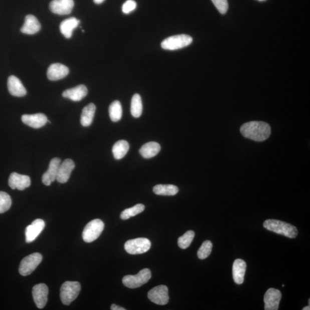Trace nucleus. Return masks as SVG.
<instances>
[{"mask_svg":"<svg viewBox=\"0 0 310 310\" xmlns=\"http://www.w3.org/2000/svg\"><path fill=\"white\" fill-rule=\"evenodd\" d=\"M240 132L246 138L260 142L268 138L271 129L267 123L261 121H250L242 125Z\"/></svg>","mask_w":310,"mask_h":310,"instance_id":"obj_1","label":"nucleus"},{"mask_svg":"<svg viewBox=\"0 0 310 310\" xmlns=\"http://www.w3.org/2000/svg\"><path fill=\"white\" fill-rule=\"evenodd\" d=\"M263 226L266 230L283 235L288 238H295L298 234V231L295 226L276 219H268L265 221Z\"/></svg>","mask_w":310,"mask_h":310,"instance_id":"obj_2","label":"nucleus"},{"mask_svg":"<svg viewBox=\"0 0 310 310\" xmlns=\"http://www.w3.org/2000/svg\"><path fill=\"white\" fill-rule=\"evenodd\" d=\"M81 286L78 281H66L61 288V299L62 303L69 305L77 299L81 291Z\"/></svg>","mask_w":310,"mask_h":310,"instance_id":"obj_3","label":"nucleus"},{"mask_svg":"<svg viewBox=\"0 0 310 310\" xmlns=\"http://www.w3.org/2000/svg\"><path fill=\"white\" fill-rule=\"evenodd\" d=\"M104 223L99 219H94L85 226L82 238L85 242H92L100 236L104 229Z\"/></svg>","mask_w":310,"mask_h":310,"instance_id":"obj_4","label":"nucleus"},{"mask_svg":"<svg viewBox=\"0 0 310 310\" xmlns=\"http://www.w3.org/2000/svg\"><path fill=\"white\" fill-rule=\"evenodd\" d=\"M193 41V38L189 35L185 34L175 35L164 39L161 46L164 50H176L189 46Z\"/></svg>","mask_w":310,"mask_h":310,"instance_id":"obj_5","label":"nucleus"},{"mask_svg":"<svg viewBox=\"0 0 310 310\" xmlns=\"http://www.w3.org/2000/svg\"><path fill=\"white\" fill-rule=\"evenodd\" d=\"M151 272L148 268L141 270L136 275H127L123 278V283L129 288H137L146 284L151 279Z\"/></svg>","mask_w":310,"mask_h":310,"instance_id":"obj_6","label":"nucleus"},{"mask_svg":"<svg viewBox=\"0 0 310 310\" xmlns=\"http://www.w3.org/2000/svg\"><path fill=\"white\" fill-rule=\"evenodd\" d=\"M43 257L39 253H34L24 258L20 264L19 271L23 276L32 273L41 264Z\"/></svg>","mask_w":310,"mask_h":310,"instance_id":"obj_7","label":"nucleus"},{"mask_svg":"<svg viewBox=\"0 0 310 310\" xmlns=\"http://www.w3.org/2000/svg\"><path fill=\"white\" fill-rule=\"evenodd\" d=\"M151 246V241L148 238H137L125 242L124 248L129 254H139L147 252Z\"/></svg>","mask_w":310,"mask_h":310,"instance_id":"obj_8","label":"nucleus"},{"mask_svg":"<svg viewBox=\"0 0 310 310\" xmlns=\"http://www.w3.org/2000/svg\"><path fill=\"white\" fill-rule=\"evenodd\" d=\"M148 297L153 303L156 304H167L169 301L168 287L164 285L156 286L148 292Z\"/></svg>","mask_w":310,"mask_h":310,"instance_id":"obj_9","label":"nucleus"},{"mask_svg":"<svg viewBox=\"0 0 310 310\" xmlns=\"http://www.w3.org/2000/svg\"><path fill=\"white\" fill-rule=\"evenodd\" d=\"M49 288L43 283L35 285L33 289V296L35 303L39 308L45 307L48 300Z\"/></svg>","mask_w":310,"mask_h":310,"instance_id":"obj_10","label":"nucleus"},{"mask_svg":"<svg viewBox=\"0 0 310 310\" xmlns=\"http://www.w3.org/2000/svg\"><path fill=\"white\" fill-rule=\"evenodd\" d=\"M74 6V0H53L49 8L55 14L67 15L72 13Z\"/></svg>","mask_w":310,"mask_h":310,"instance_id":"obj_11","label":"nucleus"},{"mask_svg":"<svg viewBox=\"0 0 310 310\" xmlns=\"http://www.w3.org/2000/svg\"><path fill=\"white\" fill-rule=\"evenodd\" d=\"M281 299V293L279 290L269 288L265 293L264 301L265 310H277Z\"/></svg>","mask_w":310,"mask_h":310,"instance_id":"obj_12","label":"nucleus"},{"mask_svg":"<svg viewBox=\"0 0 310 310\" xmlns=\"http://www.w3.org/2000/svg\"><path fill=\"white\" fill-rule=\"evenodd\" d=\"M45 227V222L43 219H37L26 227V241L27 243L33 242L36 240Z\"/></svg>","mask_w":310,"mask_h":310,"instance_id":"obj_13","label":"nucleus"},{"mask_svg":"<svg viewBox=\"0 0 310 310\" xmlns=\"http://www.w3.org/2000/svg\"><path fill=\"white\" fill-rule=\"evenodd\" d=\"M9 184L12 189L23 191L31 186L30 176L13 172L9 180Z\"/></svg>","mask_w":310,"mask_h":310,"instance_id":"obj_14","label":"nucleus"},{"mask_svg":"<svg viewBox=\"0 0 310 310\" xmlns=\"http://www.w3.org/2000/svg\"><path fill=\"white\" fill-rule=\"evenodd\" d=\"M75 166V163L73 160L70 159L65 160L59 167L57 178V181L60 183L68 182Z\"/></svg>","mask_w":310,"mask_h":310,"instance_id":"obj_15","label":"nucleus"},{"mask_svg":"<svg viewBox=\"0 0 310 310\" xmlns=\"http://www.w3.org/2000/svg\"><path fill=\"white\" fill-rule=\"evenodd\" d=\"M22 120L24 124L35 129L41 128L48 122L47 116L43 113L25 115L22 117Z\"/></svg>","mask_w":310,"mask_h":310,"instance_id":"obj_16","label":"nucleus"},{"mask_svg":"<svg viewBox=\"0 0 310 310\" xmlns=\"http://www.w3.org/2000/svg\"><path fill=\"white\" fill-rule=\"evenodd\" d=\"M61 163L60 158H56L51 160L49 169L42 176V182L46 186H50L57 180L59 167Z\"/></svg>","mask_w":310,"mask_h":310,"instance_id":"obj_17","label":"nucleus"},{"mask_svg":"<svg viewBox=\"0 0 310 310\" xmlns=\"http://www.w3.org/2000/svg\"><path fill=\"white\" fill-rule=\"evenodd\" d=\"M69 73L68 67L61 64H54L47 70V78L50 81H58L63 79Z\"/></svg>","mask_w":310,"mask_h":310,"instance_id":"obj_18","label":"nucleus"},{"mask_svg":"<svg viewBox=\"0 0 310 310\" xmlns=\"http://www.w3.org/2000/svg\"><path fill=\"white\" fill-rule=\"evenodd\" d=\"M8 89L12 96L21 97L27 94V90L21 80L14 76H11L8 80Z\"/></svg>","mask_w":310,"mask_h":310,"instance_id":"obj_19","label":"nucleus"},{"mask_svg":"<svg viewBox=\"0 0 310 310\" xmlns=\"http://www.w3.org/2000/svg\"><path fill=\"white\" fill-rule=\"evenodd\" d=\"M41 25L38 19L32 15H27L25 22L21 30L23 34L27 35L36 34L40 31Z\"/></svg>","mask_w":310,"mask_h":310,"instance_id":"obj_20","label":"nucleus"},{"mask_svg":"<svg viewBox=\"0 0 310 310\" xmlns=\"http://www.w3.org/2000/svg\"><path fill=\"white\" fill-rule=\"evenodd\" d=\"M88 90L84 85H80L75 88L66 90L62 93L63 97L73 101H80L87 96Z\"/></svg>","mask_w":310,"mask_h":310,"instance_id":"obj_21","label":"nucleus"},{"mask_svg":"<svg viewBox=\"0 0 310 310\" xmlns=\"http://www.w3.org/2000/svg\"><path fill=\"white\" fill-rule=\"evenodd\" d=\"M246 268V262L241 259H236L233 265V277L235 283L241 284L244 282Z\"/></svg>","mask_w":310,"mask_h":310,"instance_id":"obj_22","label":"nucleus"},{"mask_svg":"<svg viewBox=\"0 0 310 310\" xmlns=\"http://www.w3.org/2000/svg\"><path fill=\"white\" fill-rule=\"evenodd\" d=\"M80 21L76 18H70L65 20L61 23L60 31L67 39L72 38L74 29L80 25Z\"/></svg>","mask_w":310,"mask_h":310,"instance_id":"obj_23","label":"nucleus"},{"mask_svg":"<svg viewBox=\"0 0 310 310\" xmlns=\"http://www.w3.org/2000/svg\"><path fill=\"white\" fill-rule=\"evenodd\" d=\"M96 110V106L93 103L86 106L82 110L81 116V124L82 126L88 127L92 124Z\"/></svg>","mask_w":310,"mask_h":310,"instance_id":"obj_24","label":"nucleus"},{"mask_svg":"<svg viewBox=\"0 0 310 310\" xmlns=\"http://www.w3.org/2000/svg\"><path fill=\"white\" fill-rule=\"evenodd\" d=\"M161 150L160 144L156 142H149L140 149V154L144 158L150 159L158 155Z\"/></svg>","mask_w":310,"mask_h":310,"instance_id":"obj_25","label":"nucleus"},{"mask_svg":"<svg viewBox=\"0 0 310 310\" xmlns=\"http://www.w3.org/2000/svg\"><path fill=\"white\" fill-rule=\"evenodd\" d=\"M153 191L156 195L173 196L179 192V188L173 184H158L153 188Z\"/></svg>","mask_w":310,"mask_h":310,"instance_id":"obj_26","label":"nucleus"},{"mask_svg":"<svg viewBox=\"0 0 310 310\" xmlns=\"http://www.w3.org/2000/svg\"><path fill=\"white\" fill-rule=\"evenodd\" d=\"M129 149V144L127 141L120 140L114 144L112 152L116 160L123 159L126 155Z\"/></svg>","mask_w":310,"mask_h":310,"instance_id":"obj_27","label":"nucleus"},{"mask_svg":"<svg viewBox=\"0 0 310 310\" xmlns=\"http://www.w3.org/2000/svg\"><path fill=\"white\" fill-rule=\"evenodd\" d=\"M110 118L113 122H118L122 118L123 109L122 106L119 101H115L110 105L109 108Z\"/></svg>","mask_w":310,"mask_h":310,"instance_id":"obj_28","label":"nucleus"},{"mask_svg":"<svg viewBox=\"0 0 310 310\" xmlns=\"http://www.w3.org/2000/svg\"><path fill=\"white\" fill-rule=\"evenodd\" d=\"M131 112L132 115L135 118H139L142 115V100L139 94H135L133 96L131 101Z\"/></svg>","mask_w":310,"mask_h":310,"instance_id":"obj_29","label":"nucleus"},{"mask_svg":"<svg viewBox=\"0 0 310 310\" xmlns=\"http://www.w3.org/2000/svg\"><path fill=\"white\" fill-rule=\"evenodd\" d=\"M144 209L145 206L143 204H137L132 207L124 210L121 213L120 218L123 220H127L131 217H135L137 214L142 213Z\"/></svg>","mask_w":310,"mask_h":310,"instance_id":"obj_30","label":"nucleus"},{"mask_svg":"<svg viewBox=\"0 0 310 310\" xmlns=\"http://www.w3.org/2000/svg\"><path fill=\"white\" fill-rule=\"evenodd\" d=\"M195 237V233L193 230H188L182 236L178 238V244L180 248L185 249L191 244Z\"/></svg>","mask_w":310,"mask_h":310,"instance_id":"obj_31","label":"nucleus"},{"mask_svg":"<svg viewBox=\"0 0 310 310\" xmlns=\"http://www.w3.org/2000/svg\"><path fill=\"white\" fill-rule=\"evenodd\" d=\"M12 205V199L9 194L0 191V214L9 210Z\"/></svg>","mask_w":310,"mask_h":310,"instance_id":"obj_32","label":"nucleus"},{"mask_svg":"<svg viewBox=\"0 0 310 310\" xmlns=\"http://www.w3.org/2000/svg\"><path fill=\"white\" fill-rule=\"evenodd\" d=\"M212 248H213V244L210 241H204L198 251V258L203 260L208 257L211 252Z\"/></svg>","mask_w":310,"mask_h":310,"instance_id":"obj_33","label":"nucleus"},{"mask_svg":"<svg viewBox=\"0 0 310 310\" xmlns=\"http://www.w3.org/2000/svg\"><path fill=\"white\" fill-rule=\"evenodd\" d=\"M211 1L221 14H225L227 13L229 8L227 0H211Z\"/></svg>","mask_w":310,"mask_h":310,"instance_id":"obj_34","label":"nucleus"},{"mask_svg":"<svg viewBox=\"0 0 310 310\" xmlns=\"http://www.w3.org/2000/svg\"><path fill=\"white\" fill-rule=\"evenodd\" d=\"M137 7V4L134 0H127L122 7V11L125 14H129L135 11Z\"/></svg>","mask_w":310,"mask_h":310,"instance_id":"obj_35","label":"nucleus"},{"mask_svg":"<svg viewBox=\"0 0 310 310\" xmlns=\"http://www.w3.org/2000/svg\"><path fill=\"white\" fill-rule=\"evenodd\" d=\"M111 309L112 310H125V309H125V308H124L123 307H120V306L117 305H116L115 304H113L111 305Z\"/></svg>","mask_w":310,"mask_h":310,"instance_id":"obj_36","label":"nucleus"},{"mask_svg":"<svg viewBox=\"0 0 310 310\" xmlns=\"http://www.w3.org/2000/svg\"><path fill=\"white\" fill-rule=\"evenodd\" d=\"M94 3L97 4V5H100V4L103 3L105 0H93Z\"/></svg>","mask_w":310,"mask_h":310,"instance_id":"obj_37","label":"nucleus"},{"mask_svg":"<svg viewBox=\"0 0 310 310\" xmlns=\"http://www.w3.org/2000/svg\"><path fill=\"white\" fill-rule=\"evenodd\" d=\"M309 309H310V305H308V306H306V307L303 308V310H309Z\"/></svg>","mask_w":310,"mask_h":310,"instance_id":"obj_38","label":"nucleus"},{"mask_svg":"<svg viewBox=\"0 0 310 310\" xmlns=\"http://www.w3.org/2000/svg\"><path fill=\"white\" fill-rule=\"evenodd\" d=\"M258 1L262 2V1H265V0H258Z\"/></svg>","mask_w":310,"mask_h":310,"instance_id":"obj_39","label":"nucleus"},{"mask_svg":"<svg viewBox=\"0 0 310 310\" xmlns=\"http://www.w3.org/2000/svg\"><path fill=\"white\" fill-rule=\"evenodd\" d=\"M282 287H284V284H282Z\"/></svg>","mask_w":310,"mask_h":310,"instance_id":"obj_40","label":"nucleus"}]
</instances>
